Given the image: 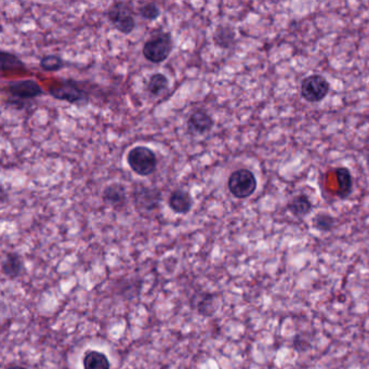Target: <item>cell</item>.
I'll list each match as a JSON object with an SVG mask.
<instances>
[{
	"label": "cell",
	"instance_id": "1",
	"mask_svg": "<svg viewBox=\"0 0 369 369\" xmlns=\"http://www.w3.org/2000/svg\"><path fill=\"white\" fill-rule=\"evenodd\" d=\"M174 48V38L170 33H159L145 42L142 53L149 62L153 64H161L170 57Z\"/></svg>",
	"mask_w": 369,
	"mask_h": 369
},
{
	"label": "cell",
	"instance_id": "2",
	"mask_svg": "<svg viewBox=\"0 0 369 369\" xmlns=\"http://www.w3.org/2000/svg\"><path fill=\"white\" fill-rule=\"evenodd\" d=\"M7 91L10 94V100L8 101V105L17 109H24L25 101L36 99L45 93L40 84L33 80L10 82L7 84Z\"/></svg>",
	"mask_w": 369,
	"mask_h": 369
},
{
	"label": "cell",
	"instance_id": "3",
	"mask_svg": "<svg viewBox=\"0 0 369 369\" xmlns=\"http://www.w3.org/2000/svg\"><path fill=\"white\" fill-rule=\"evenodd\" d=\"M127 164L140 177L151 176L157 168L156 154L145 145L132 147L127 154Z\"/></svg>",
	"mask_w": 369,
	"mask_h": 369
},
{
	"label": "cell",
	"instance_id": "4",
	"mask_svg": "<svg viewBox=\"0 0 369 369\" xmlns=\"http://www.w3.org/2000/svg\"><path fill=\"white\" fill-rule=\"evenodd\" d=\"M107 18L111 26L124 35H129L136 30L134 8L130 3L116 1L111 3L107 9Z\"/></svg>",
	"mask_w": 369,
	"mask_h": 369
},
{
	"label": "cell",
	"instance_id": "5",
	"mask_svg": "<svg viewBox=\"0 0 369 369\" xmlns=\"http://www.w3.org/2000/svg\"><path fill=\"white\" fill-rule=\"evenodd\" d=\"M49 94L57 101L67 102L70 105H88V92L80 86V82L69 78L61 80L59 84L49 88Z\"/></svg>",
	"mask_w": 369,
	"mask_h": 369
},
{
	"label": "cell",
	"instance_id": "6",
	"mask_svg": "<svg viewBox=\"0 0 369 369\" xmlns=\"http://www.w3.org/2000/svg\"><path fill=\"white\" fill-rule=\"evenodd\" d=\"M257 179L249 169H237L228 177V191L235 199H245L251 197L257 190Z\"/></svg>",
	"mask_w": 369,
	"mask_h": 369
},
{
	"label": "cell",
	"instance_id": "7",
	"mask_svg": "<svg viewBox=\"0 0 369 369\" xmlns=\"http://www.w3.org/2000/svg\"><path fill=\"white\" fill-rule=\"evenodd\" d=\"M132 201L140 213H152L156 210L161 203V192L157 188L138 184L132 194Z\"/></svg>",
	"mask_w": 369,
	"mask_h": 369
},
{
	"label": "cell",
	"instance_id": "8",
	"mask_svg": "<svg viewBox=\"0 0 369 369\" xmlns=\"http://www.w3.org/2000/svg\"><path fill=\"white\" fill-rule=\"evenodd\" d=\"M330 84L322 75H310L305 77L301 84V96L309 103H317L327 97Z\"/></svg>",
	"mask_w": 369,
	"mask_h": 369
},
{
	"label": "cell",
	"instance_id": "9",
	"mask_svg": "<svg viewBox=\"0 0 369 369\" xmlns=\"http://www.w3.org/2000/svg\"><path fill=\"white\" fill-rule=\"evenodd\" d=\"M102 201L113 208L120 210L128 204L126 186L119 182L109 184L102 192Z\"/></svg>",
	"mask_w": 369,
	"mask_h": 369
},
{
	"label": "cell",
	"instance_id": "10",
	"mask_svg": "<svg viewBox=\"0 0 369 369\" xmlns=\"http://www.w3.org/2000/svg\"><path fill=\"white\" fill-rule=\"evenodd\" d=\"M215 127V119L205 109H196L188 119V132L197 136L208 134Z\"/></svg>",
	"mask_w": 369,
	"mask_h": 369
},
{
	"label": "cell",
	"instance_id": "11",
	"mask_svg": "<svg viewBox=\"0 0 369 369\" xmlns=\"http://www.w3.org/2000/svg\"><path fill=\"white\" fill-rule=\"evenodd\" d=\"M169 208L178 215H188L193 208L194 199L191 194L182 188L171 192L168 199Z\"/></svg>",
	"mask_w": 369,
	"mask_h": 369
},
{
	"label": "cell",
	"instance_id": "12",
	"mask_svg": "<svg viewBox=\"0 0 369 369\" xmlns=\"http://www.w3.org/2000/svg\"><path fill=\"white\" fill-rule=\"evenodd\" d=\"M334 178L337 181V188L334 195L340 199H347L353 192V177L347 167H338L334 170Z\"/></svg>",
	"mask_w": 369,
	"mask_h": 369
},
{
	"label": "cell",
	"instance_id": "13",
	"mask_svg": "<svg viewBox=\"0 0 369 369\" xmlns=\"http://www.w3.org/2000/svg\"><path fill=\"white\" fill-rule=\"evenodd\" d=\"M213 42L220 49L228 50L233 47L236 42V32L231 25L221 24L216 28L213 35Z\"/></svg>",
	"mask_w": 369,
	"mask_h": 369
},
{
	"label": "cell",
	"instance_id": "14",
	"mask_svg": "<svg viewBox=\"0 0 369 369\" xmlns=\"http://www.w3.org/2000/svg\"><path fill=\"white\" fill-rule=\"evenodd\" d=\"M286 208L296 218H305L313 210V204L307 195L300 194L288 201Z\"/></svg>",
	"mask_w": 369,
	"mask_h": 369
},
{
	"label": "cell",
	"instance_id": "15",
	"mask_svg": "<svg viewBox=\"0 0 369 369\" xmlns=\"http://www.w3.org/2000/svg\"><path fill=\"white\" fill-rule=\"evenodd\" d=\"M84 369H109V359L99 351L86 352L82 359Z\"/></svg>",
	"mask_w": 369,
	"mask_h": 369
},
{
	"label": "cell",
	"instance_id": "16",
	"mask_svg": "<svg viewBox=\"0 0 369 369\" xmlns=\"http://www.w3.org/2000/svg\"><path fill=\"white\" fill-rule=\"evenodd\" d=\"M23 268L22 260L18 253H8L3 262V273L10 278H17Z\"/></svg>",
	"mask_w": 369,
	"mask_h": 369
},
{
	"label": "cell",
	"instance_id": "17",
	"mask_svg": "<svg viewBox=\"0 0 369 369\" xmlns=\"http://www.w3.org/2000/svg\"><path fill=\"white\" fill-rule=\"evenodd\" d=\"M169 88V80L166 75L163 73H155L150 77L147 89L152 96H159L161 92L166 91Z\"/></svg>",
	"mask_w": 369,
	"mask_h": 369
},
{
	"label": "cell",
	"instance_id": "18",
	"mask_svg": "<svg viewBox=\"0 0 369 369\" xmlns=\"http://www.w3.org/2000/svg\"><path fill=\"white\" fill-rule=\"evenodd\" d=\"M0 57H1V69L3 72L6 71H25L26 65L23 63L22 60L18 55H13V53L1 50L0 51Z\"/></svg>",
	"mask_w": 369,
	"mask_h": 369
},
{
	"label": "cell",
	"instance_id": "19",
	"mask_svg": "<svg viewBox=\"0 0 369 369\" xmlns=\"http://www.w3.org/2000/svg\"><path fill=\"white\" fill-rule=\"evenodd\" d=\"M39 66L45 72L55 73L64 69L66 63L60 55H47L40 59Z\"/></svg>",
	"mask_w": 369,
	"mask_h": 369
},
{
	"label": "cell",
	"instance_id": "20",
	"mask_svg": "<svg viewBox=\"0 0 369 369\" xmlns=\"http://www.w3.org/2000/svg\"><path fill=\"white\" fill-rule=\"evenodd\" d=\"M313 226L321 232H330L337 224V219L328 213H321L313 218Z\"/></svg>",
	"mask_w": 369,
	"mask_h": 369
},
{
	"label": "cell",
	"instance_id": "21",
	"mask_svg": "<svg viewBox=\"0 0 369 369\" xmlns=\"http://www.w3.org/2000/svg\"><path fill=\"white\" fill-rule=\"evenodd\" d=\"M140 17L144 20L150 21V22H154L161 17V8L155 3H143L141 7L139 8Z\"/></svg>",
	"mask_w": 369,
	"mask_h": 369
},
{
	"label": "cell",
	"instance_id": "22",
	"mask_svg": "<svg viewBox=\"0 0 369 369\" xmlns=\"http://www.w3.org/2000/svg\"><path fill=\"white\" fill-rule=\"evenodd\" d=\"M294 348H295L297 351L305 352L307 350L310 349L311 345L310 342L307 341V340L297 336V337L295 338V340H294Z\"/></svg>",
	"mask_w": 369,
	"mask_h": 369
},
{
	"label": "cell",
	"instance_id": "23",
	"mask_svg": "<svg viewBox=\"0 0 369 369\" xmlns=\"http://www.w3.org/2000/svg\"><path fill=\"white\" fill-rule=\"evenodd\" d=\"M7 369H26V368H24V367H21V366H12V367H9V368H7Z\"/></svg>",
	"mask_w": 369,
	"mask_h": 369
}]
</instances>
